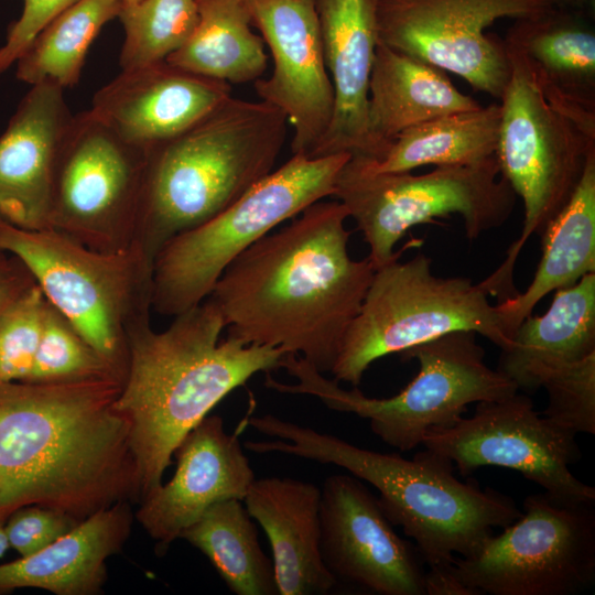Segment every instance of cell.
Masks as SVG:
<instances>
[{
  "label": "cell",
  "mask_w": 595,
  "mask_h": 595,
  "mask_svg": "<svg viewBox=\"0 0 595 595\" xmlns=\"http://www.w3.org/2000/svg\"><path fill=\"white\" fill-rule=\"evenodd\" d=\"M269 541L278 594L321 595L336 584L320 549L321 488L289 477L255 479L242 499Z\"/></svg>",
  "instance_id": "cell-22"
},
{
  "label": "cell",
  "mask_w": 595,
  "mask_h": 595,
  "mask_svg": "<svg viewBox=\"0 0 595 595\" xmlns=\"http://www.w3.org/2000/svg\"><path fill=\"white\" fill-rule=\"evenodd\" d=\"M333 197L363 232L376 270L399 258L394 246L410 228L434 218L459 215L468 239L501 227L517 195L500 175L496 155L475 164L434 166L419 175L370 172L350 156Z\"/></svg>",
  "instance_id": "cell-11"
},
{
  "label": "cell",
  "mask_w": 595,
  "mask_h": 595,
  "mask_svg": "<svg viewBox=\"0 0 595 595\" xmlns=\"http://www.w3.org/2000/svg\"><path fill=\"white\" fill-rule=\"evenodd\" d=\"M500 118L501 107L496 102L436 117L400 132L379 160L351 158L375 173L479 163L495 156Z\"/></svg>",
  "instance_id": "cell-27"
},
{
  "label": "cell",
  "mask_w": 595,
  "mask_h": 595,
  "mask_svg": "<svg viewBox=\"0 0 595 595\" xmlns=\"http://www.w3.org/2000/svg\"><path fill=\"white\" fill-rule=\"evenodd\" d=\"M576 434L533 409L519 391L478 402L472 416L430 430L422 445L451 461L462 475L483 466L519 472L562 505H594L595 488L570 470L580 456Z\"/></svg>",
  "instance_id": "cell-15"
},
{
  "label": "cell",
  "mask_w": 595,
  "mask_h": 595,
  "mask_svg": "<svg viewBox=\"0 0 595 595\" xmlns=\"http://www.w3.org/2000/svg\"><path fill=\"white\" fill-rule=\"evenodd\" d=\"M320 549L336 581L379 595H425V572L378 498L354 475L328 476L321 488Z\"/></svg>",
  "instance_id": "cell-16"
},
{
  "label": "cell",
  "mask_w": 595,
  "mask_h": 595,
  "mask_svg": "<svg viewBox=\"0 0 595 595\" xmlns=\"http://www.w3.org/2000/svg\"><path fill=\"white\" fill-rule=\"evenodd\" d=\"M504 41L510 77L500 98L495 155L500 175L522 199L524 219L501 264L478 283L498 302L519 293L513 283L519 253L566 205L595 154V109L543 87L520 48Z\"/></svg>",
  "instance_id": "cell-6"
},
{
  "label": "cell",
  "mask_w": 595,
  "mask_h": 595,
  "mask_svg": "<svg viewBox=\"0 0 595 595\" xmlns=\"http://www.w3.org/2000/svg\"><path fill=\"white\" fill-rule=\"evenodd\" d=\"M555 9L552 0H375L377 42L500 99L510 65L504 39L487 29Z\"/></svg>",
  "instance_id": "cell-14"
},
{
  "label": "cell",
  "mask_w": 595,
  "mask_h": 595,
  "mask_svg": "<svg viewBox=\"0 0 595 595\" xmlns=\"http://www.w3.org/2000/svg\"><path fill=\"white\" fill-rule=\"evenodd\" d=\"M476 335L452 332L401 353L404 360H418L419 372L389 398L367 397L357 387L342 388L292 354L283 357L281 368L296 382H280L267 375L264 386L281 393L312 396L331 410L367 419L383 443L409 452L421 445L430 430L454 424L468 404L501 400L519 391L511 379L486 364Z\"/></svg>",
  "instance_id": "cell-7"
},
{
  "label": "cell",
  "mask_w": 595,
  "mask_h": 595,
  "mask_svg": "<svg viewBox=\"0 0 595 595\" xmlns=\"http://www.w3.org/2000/svg\"><path fill=\"white\" fill-rule=\"evenodd\" d=\"M9 258L0 250V268L8 262Z\"/></svg>",
  "instance_id": "cell-41"
},
{
  "label": "cell",
  "mask_w": 595,
  "mask_h": 595,
  "mask_svg": "<svg viewBox=\"0 0 595 595\" xmlns=\"http://www.w3.org/2000/svg\"><path fill=\"white\" fill-rule=\"evenodd\" d=\"M537 75L561 94L595 109V35L563 9L516 20L505 37Z\"/></svg>",
  "instance_id": "cell-29"
},
{
  "label": "cell",
  "mask_w": 595,
  "mask_h": 595,
  "mask_svg": "<svg viewBox=\"0 0 595 595\" xmlns=\"http://www.w3.org/2000/svg\"><path fill=\"white\" fill-rule=\"evenodd\" d=\"M7 518L0 516V559L6 554L10 548L8 534L6 531Z\"/></svg>",
  "instance_id": "cell-39"
},
{
  "label": "cell",
  "mask_w": 595,
  "mask_h": 595,
  "mask_svg": "<svg viewBox=\"0 0 595 595\" xmlns=\"http://www.w3.org/2000/svg\"><path fill=\"white\" fill-rule=\"evenodd\" d=\"M480 106L458 90L445 71L377 42L368 98V130L377 151L375 160L403 130Z\"/></svg>",
  "instance_id": "cell-24"
},
{
  "label": "cell",
  "mask_w": 595,
  "mask_h": 595,
  "mask_svg": "<svg viewBox=\"0 0 595 595\" xmlns=\"http://www.w3.org/2000/svg\"><path fill=\"white\" fill-rule=\"evenodd\" d=\"M123 381L0 382V516L30 505L82 521L137 498Z\"/></svg>",
  "instance_id": "cell-2"
},
{
  "label": "cell",
  "mask_w": 595,
  "mask_h": 595,
  "mask_svg": "<svg viewBox=\"0 0 595 595\" xmlns=\"http://www.w3.org/2000/svg\"><path fill=\"white\" fill-rule=\"evenodd\" d=\"M350 156L292 154L218 215L172 238L153 262L151 307L176 316L202 303L241 252L312 204L332 197Z\"/></svg>",
  "instance_id": "cell-8"
},
{
  "label": "cell",
  "mask_w": 595,
  "mask_h": 595,
  "mask_svg": "<svg viewBox=\"0 0 595 595\" xmlns=\"http://www.w3.org/2000/svg\"><path fill=\"white\" fill-rule=\"evenodd\" d=\"M225 327L208 300L174 316L163 332L149 320L130 333L115 407L130 425L140 502L162 484L178 444L215 405L256 374L281 368L283 350L220 339Z\"/></svg>",
  "instance_id": "cell-3"
},
{
  "label": "cell",
  "mask_w": 595,
  "mask_h": 595,
  "mask_svg": "<svg viewBox=\"0 0 595 595\" xmlns=\"http://www.w3.org/2000/svg\"><path fill=\"white\" fill-rule=\"evenodd\" d=\"M542 256L528 288L495 304L511 339L520 323L550 292L595 272V154L570 201L540 236Z\"/></svg>",
  "instance_id": "cell-26"
},
{
  "label": "cell",
  "mask_w": 595,
  "mask_h": 595,
  "mask_svg": "<svg viewBox=\"0 0 595 595\" xmlns=\"http://www.w3.org/2000/svg\"><path fill=\"white\" fill-rule=\"evenodd\" d=\"M118 0H75L56 14L17 60L18 79L63 89L78 83L87 52L101 28L118 17Z\"/></svg>",
  "instance_id": "cell-31"
},
{
  "label": "cell",
  "mask_w": 595,
  "mask_h": 595,
  "mask_svg": "<svg viewBox=\"0 0 595 595\" xmlns=\"http://www.w3.org/2000/svg\"><path fill=\"white\" fill-rule=\"evenodd\" d=\"M500 350L497 369L524 391L548 369L595 353V272L556 290L548 311L527 316Z\"/></svg>",
  "instance_id": "cell-25"
},
{
  "label": "cell",
  "mask_w": 595,
  "mask_h": 595,
  "mask_svg": "<svg viewBox=\"0 0 595 595\" xmlns=\"http://www.w3.org/2000/svg\"><path fill=\"white\" fill-rule=\"evenodd\" d=\"M324 60L333 86L331 123L312 158H377L368 130L369 83L377 45L375 0H315Z\"/></svg>",
  "instance_id": "cell-21"
},
{
  "label": "cell",
  "mask_w": 595,
  "mask_h": 595,
  "mask_svg": "<svg viewBox=\"0 0 595 595\" xmlns=\"http://www.w3.org/2000/svg\"><path fill=\"white\" fill-rule=\"evenodd\" d=\"M125 41L121 69L160 63L176 52L198 22L197 0H140L122 6L118 17Z\"/></svg>",
  "instance_id": "cell-32"
},
{
  "label": "cell",
  "mask_w": 595,
  "mask_h": 595,
  "mask_svg": "<svg viewBox=\"0 0 595 595\" xmlns=\"http://www.w3.org/2000/svg\"><path fill=\"white\" fill-rule=\"evenodd\" d=\"M594 505H562L530 495L520 517L470 555L453 576L470 595H573L595 581Z\"/></svg>",
  "instance_id": "cell-12"
},
{
  "label": "cell",
  "mask_w": 595,
  "mask_h": 595,
  "mask_svg": "<svg viewBox=\"0 0 595 595\" xmlns=\"http://www.w3.org/2000/svg\"><path fill=\"white\" fill-rule=\"evenodd\" d=\"M230 96L229 84L163 61L121 69L94 95L89 110L122 140L148 152Z\"/></svg>",
  "instance_id": "cell-19"
},
{
  "label": "cell",
  "mask_w": 595,
  "mask_h": 595,
  "mask_svg": "<svg viewBox=\"0 0 595 595\" xmlns=\"http://www.w3.org/2000/svg\"><path fill=\"white\" fill-rule=\"evenodd\" d=\"M145 159L90 110L73 116L55 169L51 229L101 253L130 249Z\"/></svg>",
  "instance_id": "cell-13"
},
{
  "label": "cell",
  "mask_w": 595,
  "mask_h": 595,
  "mask_svg": "<svg viewBox=\"0 0 595 595\" xmlns=\"http://www.w3.org/2000/svg\"><path fill=\"white\" fill-rule=\"evenodd\" d=\"M174 455V476L144 498L136 513L162 552L213 505L242 500L256 479L238 431L228 434L218 415L205 416Z\"/></svg>",
  "instance_id": "cell-18"
},
{
  "label": "cell",
  "mask_w": 595,
  "mask_h": 595,
  "mask_svg": "<svg viewBox=\"0 0 595 595\" xmlns=\"http://www.w3.org/2000/svg\"><path fill=\"white\" fill-rule=\"evenodd\" d=\"M244 1L273 61L271 76L257 79L255 90L293 128L292 154L311 156L334 110L315 0Z\"/></svg>",
  "instance_id": "cell-17"
},
{
  "label": "cell",
  "mask_w": 595,
  "mask_h": 595,
  "mask_svg": "<svg viewBox=\"0 0 595 595\" xmlns=\"http://www.w3.org/2000/svg\"><path fill=\"white\" fill-rule=\"evenodd\" d=\"M46 303L35 282L0 315V382L24 381L31 372Z\"/></svg>",
  "instance_id": "cell-35"
},
{
  "label": "cell",
  "mask_w": 595,
  "mask_h": 595,
  "mask_svg": "<svg viewBox=\"0 0 595 595\" xmlns=\"http://www.w3.org/2000/svg\"><path fill=\"white\" fill-rule=\"evenodd\" d=\"M63 91L32 85L0 136V216L24 229L51 228L56 163L73 119Z\"/></svg>",
  "instance_id": "cell-20"
},
{
  "label": "cell",
  "mask_w": 595,
  "mask_h": 595,
  "mask_svg": "<svg viewBox=\"0 0 595 595\" xmlns=\"http://www.w3.org/2000/svg\"><path fill=\"white\" fill-rule=\"evenodd\" d=\"M80 521L52 508L37 505L15 509L6 521L10 548L28 556L50 545Z\"/></svg>",
  "instance_id": "cell-36"
},
{
  "label": "cell",
  "mask_w": 595,
  "mask_h": 595,
  "mask_svg": "<svg viewBox=\"0 0 595 595\" xmlns=\"http://www.w3.org/2000/svg\"><path fill=\"white\" fill-rule=\"evenodd\" d=\"M538 388L548 393L543 415L574 434H595V353L544 371Z\"/></svg>",
  "instance_id": "cell-34"
},
{
  "label": "cell",
  "mask_w": 595,
  "mask_h": 595,
  "mask_svg": "<svg viewBox=\"0 0 595 595\" xmlns=\"http://www.w3.org/2000/svg\"><path fill=\"white\" fill-rule=\"evenodd\" d=\"M398 259L375 270L329 372L333 379L357 387L377 359L457 331L479 334L500 349L508 345L500 315L478 283L435 275L424 253Z\"/></svg>",
  "instance_id": "cell-10"
},
{
  "label": "cell",
  "mask_w": 595,
  "mask_h": 595,
  "mask_svg": "<svg viewBox=\"0 0 595 595\" xmlns=\"http://www.w3.org/2000/svg\"><path fill=\"white\" fill-rule=\"evenodd\" d=\"M559 9H580L591 0H552Z\"/></svg>",
  "instance_id": "cell-40"
},
{
  "label": "cell",
  "mask_w": 595,
  "mask_h": 595,
  "mask_svg": "<svg viewBox=\"0 0 595 595\" xmlns=\"http://www.w3.org/2000/svg\"><path fill=\"white\" fill-rule=\"evenodd\" d=\"M286 123L266 101L230 96L147 152L133 246L152 267L172 238L212 219L274 170Z\"/></svg>",
  "instance_id": "cell-5"
},
{
  "label": "cell",
  "mask_w": 595,
  "mask_h": 595,
  "mask_svg": "<svg viewBox=\"0 0 595 595\" xmlns=\"http://www.w3.org/2000/svg\"><path fill=\"white\" fill-rule=\"evenodd\" d=\"M0 250L28 268L46 300L125 379L132 329L150 320L152 264L134 246L101 253L54 229L0 216Z\"/></svg>",
  "instance_id": "cell-9"
},
{
  "label": "cell",
  "mask_w": 595,
  "mask_h": 595,
  "mask_svg": "<svg viewBox=\"0 0 595 595\" xmlns=\"http://www.w3.org/2000/svg\"><path fill=\"white\" fill-rule=\"evenodd\" d=\"M247 423L273 439L245 442L251 452L333 464L372 485L383 513L414 540L429 571L450 570L457 555L473 554L494 529L509 526L522 512L510 497L458 480L453 463L426 448L407 459L272 414L252 416Z\"/></svg>",
  "instance_id": "cell-4"
},
{
  "label": "cell",
  "mask_w": 595,
  "mask_h": 595,
  "mask_svg": "<svg viewBox=\"0 0 595 595\" xmlns=\"http://www.w3.org/2000/svg\"><path fill=\"white\" fill-rule=\"evenodd\" d=\"M35 280L28 268L17 257L9 258L0 268V315Z\"/></svg>",
  "instance_id": "cell-38"
},
{
  "label": "cell",
  "mask_w": 595,
  "mask_h": 595,
  "mask_svg": "<svg viewBox=\"0 0 595 595\" xmlns=\"http://www.w3.org/2000/svg\"><path fill=\"white\" fill-rule=\"evenodd\" d=\"M75 0H23L20 18L8 32L0 48V73L17 62L35 35L62 10Z\"/></svg>",
  "instance_id": "cell-37"
},
{
  "label": "cell",
  "mask_w": 595,
  "mask_h": 595,
  "mask_svg": "<svg viewBox=\"0 0 595 595\" xmlns=\"http://www.w3.org/2000/svg\"><path fill=\"white\" fill-rule=\"evenodd\" d=\"M100 378L125 380L72 322L47 301L35 360L24 381L61 383Z\"/></svg>",
  "instance_id": "cell-33"
},
{
  "label": "cell",
  "mask_w": 595,
  "mask_h": 595,
  "mask_svg": "<svg viewBox=\"0 0 595 595\" xmlns=\"http://www.w3.org/2000/svg\"><path fill=\"white\" fill-rule=\"evenodd\" d=\"M131 524L128 500L93 513L39 552L0 564V594L24 587L56 595L98 594L106 562L121 550Z\"/></svg>",
  "instance_id": "cell-23"
},
{
  "label": "cell",
  "mask_w": 595,
  "mask_h": 595,
  "mask_svg": "<svg viewBox=\"0 0 595 595\" xmlns=\"http://www.w3.org/2000/svg\"><path fill=\"white\" fill-rule=\"evenodd\" d=\"M198 22L188 40L166 62L227 84L261 78L268 56L251 26L244 0H197Z\"/></svg>",
  "instance_id": "cell-28"
},
{
  "label": "cell",
  "mask_w": 595,
  "mask_h": 595,
  "mask_svg": "<svg viewBox=\"0 0 595 595\" xmlns=\"http://www.w3.org/2000/svg\"><path fill=\"white\" fill-rule=\"evenodd\" d=\"M347 218L337 199L316 202L235 258L209 294L228 336L331 372L375 273L349 256Z\"/></svg>",
  "instance_id": "cell-1"
},
{
  "label": "cell",
  "mask_w": 595,
  "mask_h": 595,
  "mask_svg": "<svg viewBox=\"0 0 595 595\" xmlns=\"http://www.w3.org/2000/svg\"><path fill=\"white\" fill-rule=\"evenodd\" d=\"M180 538L209 560L234 594H278L272 560L262 551L257 527L242 500L213 505Z\"/></svg>",
  "instance_id": "cell-30"
},
{
  "label": "cell",
  "mask_w": 595,
  "mask_h": 595,
  "mask_svg": "<svg viewBox=\"0 0 595 595\" xmlns=\"http://www.w3.org/2000/svg\"><path fill=\"white\" fill-rule=\"evenodd\" d=\"M122 6H126V4H132V3H136L140 0H118Z\"/></svg>",
  "instance_id": "cell-42"
}]
</instances>
